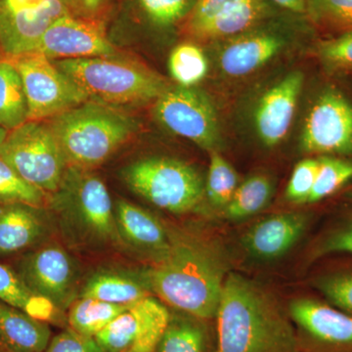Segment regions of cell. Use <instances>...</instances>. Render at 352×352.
<instances>
[{
    "label": "cell",
    "instance_id": "cell-1",
    "mask_svg": "<svg viewBox=\"0 0 352 352\" xmlns=\"http://www.w3.org/2000/svg\"><path fill=\"white\" fill-rule=\"evenodd\" d=\"M168 254L145 271L151 292L170 307L201 320L214 318L228 263L219 245L192 236H170Z\"/></svg>",
    "mask_w": 352,
    "mask_h": 352
},
{
    "label": "cell",
    "instance_id": "cell-2",
    "mask_svg": "<svg viewBox=\"0 0 352 352\" xmlns=\"http://www.w3.org/2000/svg\"><path fill=\"white\" fill-rule=\"evenodd\" d=\"M217 352H296L295 333L274 298L228 273L217 308Z\"/></svg>",
    "mask_w": 352,
    "mask_h": 352
},
{
    "label": "cell",
    "instance_id": "cell-3",
    "mask_svg": "<svg viewBox=\"0 0 352 352\" xmlns=\"http://www.w3.org/2000/svg\"><path fill=\"white\" fill-rule=\"evenodd\" d=\"M46 122L68 166L83 170L107 161L136 131L135 122L126 113L94 100Z\"/></svg>",
    "mask_w": 352,
    "mask_h": 352
},
{
    "label": "cell",
    "instance_id": "cell-4",
    "mask_svg": "<svg viewBox=\"0 0 352 352\" xmlns=\"http://www.w3.org/2000/svg\"><path fill=\"white\" fill-rule=\"evenodd\" d=\"M53 62L90 100L113 107L156 101L170 87L161 76L143 65L115 56Z\"/></svg>",
    "mask_w": 352,
    "mask_h": 352
},
{
    "label": "cell",
    "instance_id": "cell-5",
    "mask_svg": "<svg viewBox=\"0 0 352 352\" xmlns=\"http://www.w3.org/2000/svg\"><path fill=\"white\" fill-rule=\"evenodd\" d=\"M88 170L68 166L51 205L65 233L76 244L120 243L110 193L103 180Z\"/></svg>",
    "mask_w": 352,
    "mask_h": 352
},
{
    "label": "cell",
    "instance_id": "cell-6",
    "mask_svg": "<svg viewBox=\"0 0 352 352\" xmlns=\"http://www.w3.org/2000/svg\"><path fill=\"white\" fill-rule=\"evenodd\" d=\"M122 175L134 193L173 214L194 210L205 196L199 171L180 160L146 157L127 166Z\"/></svg>",
    "mask_w": 352,
    "mask_h": 352
},
{
    "label": "cell",
    "instance_id": "cell-7",
    "mask_svg": "<svg viewBox=\"0 0 352 352\" xmlns=\"http://www.w3.org/2000/svg\"><path fill=\"white\" fill-rule=\"evenodd\" d=\"M0 157L21 177L43 193L53 195L61 186L68 164L46 120H27L9 131L0 145Z\"/></svg>",
    "mask_w": 352,
    "mask_h": 352
},
{
    "label": "cell",
    "instance_id": "cell-8",
    "mask_svg": "<svg viewBox=\"0 0 352 352\" xmlns=\"http://www.w3.org/2000/svg\"><path fill=\"white\" fill-rule=\"evenodd\" d=\"M6 58L22 80L28 120H50L90 100L82 88L41 52Z\"/></svg>",
    "mask_w": 352,
    "mask_h": 352
},
{
    "label": "cell",
    "instance_id": "cell-9",
    "mask_svg": "<svg viewBox=\"0 0 352 352\" xmlns=\"http://www.w3.org/2000/svg\"><path fill=\"white\" fill-rule=\"evenodd\" d=\"M302 149L320 156L352 157V101L335 87L322 89L308 111Z\"/></svg>",
    "mask_w": 352,
    "mask_h": 352
},
{
    "label": "cell",
    "instance_id": "cell-10",
    "mask_svg": "<svg viewBox=\"0 0 352 352\" xmlns=\"http://www.w3.org/2000/svg\"><path fill=\"white\" fill-rule=\"evenodd\" d=\"M157 120L168 131L195 143L201 149L217 151L220 129L217 111L207 95L195 87H168L155 104Z\"/></svg>",
    "mask_w": 352,
    "mask_h": 352
},
{
    "label": "cell",
    "instance_id": "cell-11",
    "mask_svg": "<svg viewBox=\"0 0 352 352\" xmlns=\"http://www.w3.org/2000/svg\"><path fill=\"white\" fill-rule=\"evenodd\" d=\"M68 14L64 0H0V50L6 57L32 52L46 30Z\"/></svg>",
    "mask_w": 352,
    "mask_h": 352
},
{
    "label": "cell",
    "instance_id": "cell-12",
    "mask_svg": "<svg viewBox=\"0 0 352 352\" xmlns=\"http://www.w3.org/2000/svg\"><path fill=\"white\" fill-rule=\"evenodd\" d=\"M18 274L32 293L48 298L64 312L76 300L78 268L63 248L47 245L21 261Z\"/></svg>",
    "mask_w": 352,
    "mask_h": 352
},
{
    "label": "cell",
    "instance_id": "cell-13",
    "mask_svg": "<svg viewBox=\"0 0 352 352\" xmlns=\"http://www.w3.org/2000/svg\"><path fill=\"white\" fill-rule=\"evenodd\" d=\"M34 51L52 61L115 56L117 53L101 19L73 14L55 21L44 32Z\"/></svg>",
    "mask_w": 352,
    "mask_h": 352
},
{
    "label": "cell",
    "instance_id": "cell-14",
    "mask_svg": "<svg viewBox=\"0 0 352 352\" xmlns=\"http://www.w3.org/2000/svg\"><path fill=\"white\" fill-rule=\"evenodd\" d=\"M265 23L224 41L219 54L223 75L234 78L251 75L285 50L288 44L286 32Z\"/></svg>",
    "mask_w": 352,
    "mask_h": 352
},
{
    "label": "cell",
    "instance_id": "cell-15",
    "mask_svg": "<svg viewBox=\"0 0 352 352\" xmlns=\"http://www.w3.org/2000/svg\"><path fill=\"white\" fill-rule=\"evenodd\" d=\"M305 75L293 72L270 87L259 99L254 111V127L267 147H274L286 138L293 122Z\"/></svg>",
    "mask_w": 352,
    "mask_h": 352
},
{
    "label": "cell",
    "instance_id": "cell-16",
    "mask_svg": "<svg viewBox=\"0 0 352 352\" xmlns=\"http://www.w3.org/2000/svg\"><path fill=\"white\" fill-rule=\"evenodd\" d=\"M307 223L308 217L300 212L270 215L247 231L242 240L243 247L252 258L275 261L298 242Z\"/></svg>",
    "mask_w": 352,
    "mask_h": 352
},
{
    "label": "cell",
    "instance_id": "cell-17",
    "mask_svg": "<svg viewBox=\"0 0 352 352\" xmlns=\"http://www.w3.org/2000/svg\"><path fill=\"white\" fill-rule=\"evenodd\" d=\"M115 215L120 243L156 263L166 256L170 247V234L154 215L124 200L116 204Z\"/></svg>",
    "mask_w": 352,
    "mask_h": 352
},
{
    "label": "cell",
    "instance_id": "cell-18",
    "mask_svg": "<svg viewBox=\"0 0 352 352\" xmlns=\"http://www.w3.org/2000/svg\"><path fill=\"white\" fill-rule=\"evenodd\" d=\"M292 318L315 340L335 346H352V315L309 298L289 305Z\"/></svg>",
    "mask_w": 352,
    "mask_h": 352
},
{
    "label": "cell",
    "instance_id": "cell-19",
    "mask_svg": "<svg viewBox=\"0 0 352 352\" xmlns=\"http://www.w3.org/2000/svg\"><path fill=\"white\" fill-rule=\"evenodd\" d=\"M43 208L25 204L0 205V256L30 249L45 235Z\"/></svg>",
    "mask_w": 352,
    "mask_h": 352
},
{
    "label": "cell",
    "instance_id": "cell-20",
    "mask_svg": "<svg viewBox=\"0 0 352 352\" xmlns=\"http://www.w3.org/2000/svg\"><path fill=\"white\" fill-rule=\"evenodd\" d=\"M151 296L143 274L126 270H102L83 285L80 298H94L116 305H131Z\"/></svg>",
    "mask_w": 352,
    "mask_h": 352
},
{
    "label": "cell",
    "instance_id": "cell-21",
    "mask_svg": "<svg viewBox=\"0 0 352 352\" xmlns=\"http://www.w3.org/2000/svg\"><path fill=\"white\" fill-rule=\"evenodd\" d=\"M51 340L48 323L0 302V342L12 352H44Z\"/></svg>",
    "mask_w": 352,
    "mask_h": 352
},
{
    "label": "cell",
    "instance_id": "cell-22",
    "mask_svg": "<svg viewBox=\"0 0 352 352\" xmlns=\"http://www.w3.org/2000/svg\"><path fill=\"white\" fill-rule=\"evenodd\" d=\"M0 302L19 308L45 323L63 321V312L54 303L32 293L17 272L2 263H0Z\"/></svg>",
    "mask_w": 352,
    "mask_h": 352
},
{
    "label": "cell",
    "instance_id": "cell-23",
    "mask_svg": "<svg viewBox=\"0 0 352 352\" xmlns=\"http://www.w3.org/2000/svg\"><path fill=\"white\" fill-rule=\"evenodd\" d=\"M28 120V106L19 73L7 58L0 60V126L7 131Z\"/></svg>",
    "mask_w": 352,
    "mask_h": 352
},
{
    "label": "cell",
    "instance_id": "cell-24",
    "mask_svg": "<svg viewBox=\"0 0 352 352\" xmlns=\"http://www.w3.org/2000/svg\"><path fill=\"white\" fill-rule=\"evenodd\" d=\"M129 307L94 298H76L69 308V328L83 336L94 338Z\"/></svg>",
    "mask_w": 352,
    "mask_h": 352
},
{
    "label": "cell",
    "instance_id": "cell-25",
    "mask_svg": "<svg viewBox=\"0 0 352 352\" xmlns=\"http://www.w3.org/2000/svg\"><path fill=\"white\" fill-rule=\"evenodd\" d=\"M201 319L171 315L156 352H206L207 333Z\"/></svg>",
    "mask_w": 352,
    "mask_h": 352
},
{
    "label": "cell",
    "instance_id": "cell-26",
    "mask_svg": "<svg viewBox=\"0 0 352 352\" xmlns=\"http://www.w3.org/2000/svg\"><path fill=\"white\" fill-rule=\"evenodd\" d=\"M138 337L129 352H156L160 340L170 320V312L163 302L147 296L138 302Z\"/></svg>",
    "mask_w": 352,
    "mask_h": 352
},
{
    "label": "cell",
    "instance_id": "cell-27",
    "mask_svg": "<svg viewBox=\"0 0 352 352\" xmlns=\"http://www.w3.org/2000/svg\"><path fill=\"white\" fill-rule=\"evenodd\" d=\"M272 192V183L267 176H251L238 185L232 200L224 208L226 217L231 220H242L258 214L270 204Z\"/></svg>",
    "mask_w": 352,
    "mask_h": 352
},
{
    "label": "cell",
    "instance_id": "cell-28",
    "mask_svg": "<svg viewBox=\"0 0 352 352\" xmlns=\"http://www.w3.org/2000/svg\"><path fill=\"white\" fill-rule=\"evenodd\" d=\"M168 69L179 87H195L207 76L208 62L201 48L194 43H184L171 51Z\"/></svg>",
    "mask_w": 352,
    "mask_h": 352
},
{
    "label": "cell",
    "instance_id": "cell-29",
    "mask_svg": "<svg viewBox=\"0 0 352 352\" xmlns=\"http://www.w3.org/2000/svg\"><path fill=\"white\" fill-rule=\"evenodd\" d=\"M314 189L307 204L324 200L352 180V160L336 156H320Z\"/></svg>",
    "mask_w": 352,
    "mask_h": 352
},
{
    "label": "cell",
    "instance_id": "cell-30",
    "mask_svg": "<svg viewBox=\"0 0 352 352\" xmlns=\"http://www.w3.org/2000/svg\"><path fill=\"white\" fill-rule=\"evenodd\" d=\"M238 187V175L230 164L217 151L210 152V166L205 183V196L210 205L226 208Z\"/></svg>",
    "mask_w": 352,
    "mask_h": 352
},
{
    "label": "cell",
    "instance_id": "cell-31",
    "mask_svg": "<svg viewBox=\"0 0 352 352\" xmlns=\"http://www.w3.org/2000/svg\"><path fill=\"white\" fill-rule=\"evenodd\" d=\"M138 302L129 305L95 336L94 339L106 351L129 352L133 346L139 326Z\"/></svg>",
    "mask_w": 352,
    "mask_h": 352
},
{
    "label": "cell",
    "instance_id": "cell-32",
    "mask_svg": "<svg viewBox=\"0 0 352 352\" xmlns=\"http://www.w3.org/2000/svg\"><path fill=\"white\" fill-rule=\"evenodd\" d=\"M47 194L23 179L12 166L0 157V205L25 204L44 208Z\"/></svg>",
    "mask_w": 352,
    "mask_h": 352
},
{
    "label": "cell",
    "instance_id": "cell-33",
    "mask_svg": "<svg viewBox=\"0 0 352 352\" xmlns=\"http://www.w3.org/2000/svg\"><path fill=\"white\" fill-rule=\"evenodd\" d=\"M308 18L338 34L352 31V0H314Z\"/></svg>",
    "mask_w": 352,
    "mask_h": 352
},
{
    "label": "cell",
    "instance_id": "cell-34",
    "mask_svg": "<svg viewBox=\"0 0 352 352\" xmlns=\"http://www.w3.org/2000/svg\"><path fill=\"white\" fill-rule=\"evenodd\" d=\"M315 55L331 73H352V31L318 41Z\"/></svg>",
    "mask_w": 352,
    "mask_h": 352
},
{
    "label": "cell",
    "instance_id": "cell-35",
    "mask_svg": "<svg viewBox=\"0 0 352 352\" xmlns=\"http://www.w3.org/2000/svg\"><path fill=\"white\" fill-rule=\"evenodd\" d=\"M315 286L332 305L352 315V270L319 277Z\"/></svg>",
    "mask_w": 352,
    "mask_h": 352
},
{
    "label": "cell",
    "instance_id": "cell-36",
    "mask_svg": "<svg viewBox=\"0 0 352 352\" xmlns=\"http://www.w3.org/2000/svg\"><path fill=\"white\" fill-rule=\"evenodd\" d=\"M245 0H196L190 11L186 31L194 36L205 25L223 17L244 2Z\"/></svg>",
    "mask_w": 352,
    "mask_h": 352
},
{
    "label": "cell",
    "instance_id": "cell-37",
    "mask_svg": "<svg viewBox=\"0 0 352 352\" xmlns=\"http://www.w3.org/2000/svg\"><path fill=\"white\" fill-rule=\"evenodd\" d=\"M318 166V157H308L296 164L287 185L285 194L287 200L298 205L307 204L314 189Z\"/></svg>",
    "mask_w": 352,
    "mask_h": 352
},
{
    "label": "cell",
    "instance_id": "cell-38",
    "mask_svg": "<svg viewBox=\"0 0 352 352\" xmlns=\"http://www.w3.org/2000/svg\"><path fill=\"white\" fill-rule=\"evenodd\" d=\"M150 19L159 25H170L186 13L189 0H139Z\"/></svg>",
    "mask_w": 352,
    "mask_h": 352
},
{
    "label": "cell",
    "instance_id": "cell-39",
    "mask_svg": "<svg viewBox=\"0 0 352 352\" xmlns=\"http://www.w3.org/2000/svg\"><path fill=\"white\" fill-rule=\"evenodd\" d=\"M333 254H352V219L329 231L315 247L314 258Z\"/></svg>",
    "mask_w": 352,
    "mask_h": 352
},
{
    "label": "cell",
    "instance_id": "cell-40",
    "mask_svg": "<svg viewBox=\"0 0 352 352\" xmlns=\"http://www.w3.org/2000/svg\"><path fill=\"white\" fill-rule=\"evenodd\" d=\"M44 352H107L94 337H87L68 328L51 338Z\"/></svg>",
    "mask_w": 352,
    "mask_h": 352
},
{
    "label": "cell",
    "instance_id": "cell-41",
    "mask_svg": "<svg viewBox=\"0 0 352 352\" xmlns=\"http://www.w3.org/2000/svg\"><path fill=\"white\" fill-rule=\"evenodd\" d=\"M69 13L80 17L98 18L106 0H64Z\"/></svg>",
    "mask_w": 352,
    "mask_h": 352
},
{
    "label": "cell",
    "instance_id": "cell-42",
    "mask_svg": "<svg viewBox=\"0 0 352 352\" xmlns=\"http://www.w3.org/2000/svg\"><path fill=\"white\" fill-rule=\"evenodd\" d=\"M275 8H280L300 17H308V0H265Z\"/></svg>",
    "mask_w": 352,
    "mask_h": 352
},
{
    "label": "cell",
    "instance_id": "cell-43",
    "mask_svg": "<svg viewBox=\"0 0 352 352\" xmlns=\"http://www.w3.org/2000/svg\"><path fill=\"white\" fill-rule=\"evenodd\" d=\"M7 134H8V131L0 126V145H1L2 143H3V141L6 140Z\"/></svg>",
    "mask_w": 352,
    "mask_h": 352
},
{
    "label": "cell",
    "instance_id": "cell-44",
    "mask_svg": "<svg viewBox=\"0 0 352 352\" xmlns=\"http://www.w3.org/2000/svg\"><path fill=\"white\" fill-rule=\"evenodd\" d=\"M0 352H12L10 349H7L1 342H0Z\"/></svg>",
    "mask_w": 352,
    "mask_h": 352
},
{
    "label": "cell",
    "instance_id": "cell-45",
    "mask_svg": "<svg viewBox=\"0 0 352 352\" xmlns=\"http://www.w3.org/2000/svg\"><path fill=\"white\" fill-rule=\"evenodd\" d=\"M346 198L349 199V201H352V189L349 190V192L346 194Z\"/></svg>",
    "mask_w": 352,
    "mask_h": 352
},
{
    "label": "cell",
    "instance_id": "cell-46",
    "mask_svg": "<svg viewBox=\"0 0 352 352\" xmlns=\"http://www.w3.org/2000/svg\"><path fill=\"white\" fill-rule=\"evenodd\" d=\"M312 1H314V0H308V7H309V4L311 3Z\"/></svg>",
    "mask_w": 352,
    "mask_h": 352
}]
</instances>
